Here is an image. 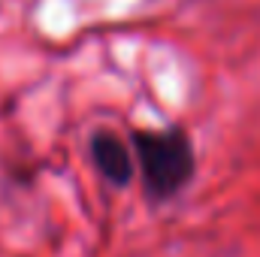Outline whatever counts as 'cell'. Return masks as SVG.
<instances>
[{
    "instance_id": "7a4b0ae2",
    "label": "cell",
    "mask_w": 260,
    "mask_h": 257,
    "mask_svg": "<svg viewBox=\"0 0 260 257\" xmlns=\"http://www.w3.org/2000/svg\"><path fill=\"white\" fill-rule=\"evenodd\" d=\"M91 154H94L100 173H103L109 182H115V185H127L130 182V176H133V164H130L127 148H124L115 136H109V133L94 136V142H91Z\"/></svg>"
},
{
    "instance_id": "6da1fadb",
    "label": "cell",
    "mask_w": 260,
    "mask_h": 257,
    "mask_svg": "<svg viewBox=\"0 0 260 257\" xmlns=\"http://www.w3.org/2000/svg\"><path fill=\"white\" fill-rule=\"evenodd\" d=\"M136 151L142 160V176L148 191L157 197H170L194 173V151L185 133L167 130V133H139L136 136Z\"/></svg>"
}]
</instances>
